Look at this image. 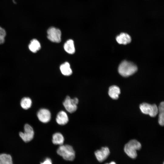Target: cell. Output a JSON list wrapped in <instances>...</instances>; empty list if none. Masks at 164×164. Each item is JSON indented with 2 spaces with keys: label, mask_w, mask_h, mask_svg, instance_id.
Segmentation results:
<instances>
[{
  "label": "cell",
  "mask_w": 164,
  "mask_h": 164,
  "mask_svg": "<svg viewBox=\"0 0 164 164\" xmlns=\"http://www.w3.org/2000/svg\"><path fill=\"white\" fill-rule=\"evenodd\" d=\"M141 145L140 142L135 139L129 141L125 145L124 151L127 155L131 158H136L137 154L136 151L141 148Z\"/></svg>",
  "instance_id": "obj_1"
},
{
  "label": "cell",
  "mask_w": 164,
  "mask_h": 164,
  "mask_svg": "<svg viewBox=\"0 0 164 164\" xmlns=\"http://www.w3.org/2000/svg\"><path fill=\"white\" fill-rule=\"evenodd\" d=\"M137 70L136 66L133 63L125 60L119 65L118 71L124 77H127L135 73Z\"/></svg>",
  "instance_id": "obj_2"
},
{
  "label": "cell",
  "mask_w": 164,
  "mask_h": 164,
  "mask_svg": "<svg viewBox=\"0 0 164 164\" xmlns=\"http://www.w3.org/2000/svg\"><path fill=\"white\" fill-rule=\"evenodd\" d=\"M57 153L66 160L72 161L75 157V152L73 147L68 145H60L57 149Z\"/></svg>",
  "instance_id": "obj_3"
},
{
  "label": "cell",
  "mask_w": 164,
  "mask_h": 164,
  "mask_svg": "<svg viewBox=\"0 0 164 164\" xmlns=\"http://www.w3.org/2000/svg\"><path fill=\"white\" fill-rule=\"evenodd\" d=\"M34 134L32 127L28 124H26L24 126V132H19V135L24 142H28L33 139Z\"/></svg>",
  "instance_id": "obj_4"
},
{
  "label": "cell",
  "mask_w": 164,
  "mask_h": 164,
  "mask_svg": "<svg viewBox=\"0 0 164 164\" xmlns=\"http://www.w3.org/2000/svg\"><path fill=\"white\" fill-rule=\"evenodd\" d=\"M139 108L143 113L149 114L151 117H155L158 113V107L155 104L143 103L140 105Z\"/></svg>",
  "instance_id": "obj_5"
},
{
  "label": "cell",
  "mask_w": 164,
  "mask_h": 164,
  "mask_svg": "<svg viewBox=\"0 0 164 164\" xmlns=\"http://www.w3.org/2000/svg\"><path fill=\"white\" fill-rule=\"evenodd\" d=\"M78 102L79 100L77 97L71 98L70 96H67L63 104L66 110L68 112L72 113L77 110Z\"/></svg>",
  "instance_id": "obj_6"
},
{
  "label": "cell",
  "mask_w": 164,
  "mask_h": 164,
  "mask_svg": "<svg viewBox=\"0 0 164 164\" xmlns=\"http://www.w3.org/2000/svg\"><path fill=\"white\" fill-rule=\"evenodd\" d=\"M47 37L52 42L59 43L61 40V32L59 29L54 27H50L47 30Z\"/></svg>",
  "instance_id": "obj_7"
},
{
  "label": "cell",
  "mask_w": 164,
  "mask_h": 164,
  "mask_svg": "<svg viewBox=\"0 0 164 164\" xmlns=\"http://www.w3.org/2000/svg\"><path fill=\"white\" fill-rule=\"evenodd\" d=\"M37 116L41 122L46 123L50 121L51 119V115L50 111L47 109L42 108L37 112Z\"/></svg>",
  "instance_id": "obj_8"
},
{
  "label": "cell",
  "mask_w": 164,
  "mask_h": 164,
  "mask_svg": "<svg viewBox=\"0 0 164 164\" xmlns=\"http://www.w3.org/2000/svg\"><path fill=\"white\" fill-rule=\"evenodd\" d=\"M110 154L109 148L107 147H102L100 150L95 151L94 154L97 160L100 162L104 161Z\"/></svg>",
  "instance_id": "obj_9"
},
{
  "label": "cell",
  "mask_w": 164,
  "mask_h": 164,
  "mask_svg": "<svg viewBox=\"0 0 164 164\" xmlns=\"http://www.w3.org/2000/svg\"><path fill=\"white\" fill-rule=\"evenodd\" d=\"M57 123L60 125H64L69 121V118L67 113L63 111H60L56 118Z\"/></svg>",
  "instance_id": "obj_10"
},
{
  "label": "cell",
  "mask_w": 164,
  "mask_h": 164,
  "mask_svg": "<svg viewBox=\"0 0 164 164\" xmlns=\"http://www.w3.org/2000/svg\"><path fill=\"white\" fill-rule=\"evenodd\" d=\"M116 40L120 44L125 45L131 42V38L128 34L125 33H121L116 37Z\"/></svg>",
  "instance_id": "obj_11"
},
{
  "label": "cell",
  "mask_w": 164,
  "mask_h": 164,
  "mask_svg": "<svg viewBox=\"0 0 164 164\" xmlns=\"http://www.w3.org/2000/svg\"><path fill=\"white\" fill-rule=\"evenodd\" d=\"M108 93L109 96L112 99H117L120 94V89L117 86H111L109 88Z\"/></svg>",
  "instance_id": "obj_12"
},
{
  "label": "cell",
  "mask_w": 164,
  "mask_h": 164,
  "mask_svg": "<svg viewBox=\"0 0 164 164\" xmlns=\"http://www.w3.org/2000/svg\"><path fill=\"white\" fill-rule=\"evenodd\" d=\"M64 141V137L61 133L58 132L53 135L52 142L54 144L60 145L63 144Z\"/></svg>",
  "instance_id": "obj_13"
},
{
  "label": "cell",
  "mask_w": 164,
  "mask_h": 164,
  "mask_svg": "<svg viewBox=\"0 0 164 164\" xmlns=\"http://www.w3.org/2000/svg\"><path fill=\"white\" fill-rule=\"evenodd\" d=\"M29 50L33 53H36L41 48L39 42L36 39H33L28 45Z\"/></svg>",
  "instance_id": "obj_14"
},
{
  "label": "cell",
  "mask_w": 164,
  "mask_h": 164,
  "mask_svg": "<svg viewBox=\"0 0 164 164\" xmlns=\"http://www.w3.org/2000/svg\"><path fill=\"white\" fill-rule=\"evenodd\" d=\"M64 49L68 53L73 54L75 52V48L73 40L70 39L67 41L64 44Z\"/></svg>",
  "instance_id": "obj_15"
},
{
  "label": "cell",
  "mask_w": 164,
  "mask_h": 164,
  "mask_svg": "<svg viewBox=\"0 0 164 164\" xmlns=\"http://www.w3.org/2000/svg\"><path fill=\"white\" fill-rule=\"evenodd\" d=\"M60 69L62 73L65 76H70L72 74V70L70 64L67 62H65L61 64L60 67Z\"/></svg>",
  "instance_id": "obj_16"
},
{
  "label": "cell",
  "mask_w": 164,
  "mask_h": 164,
  "mask_svg": "<svg viewBox=\"0 0 164 164\" xmlns=\"http://www.w3.org/2000/svg\"><path fill=\"white\" fill-rule=\"evenodd\" d=\"M32 104V100L29 97H23L20 101L21 107L24 110H28L31 107Z\"/></svg>",
  "instance_id": "obj_17"
},
{
  "label": "cell",
  "mask_w": 164,
  "mask_h": 164,
  "mask_svg": "<svg viewBox=\"0 0 164 164\" xmlns=\"http://www.w3.org/2000/svg\"><path fill=\"white\" fill-rule=\"evenodd\" d=\"M159 114L158 122L161 126L164 124V102H161L158 107Z\"/></svg>",
  "instance_id": "obj_18"
},
{
  "label": "cell",
  "mask_w": 164,
  "mask_h": 164,
  "mask_svg": "<svg viewBox=\"0 0 164 164\" xmlns=\"http://www.w3.org/2000/svg\"><path fill=\"white\" fill-rule=\"evenodd\" d=\"M0 164H13L11 156L5 153L0 154Z\"/></svg>",
  "instance_id": "obj_19"
},
{
  "label": "cell",
  "mask_w": 164,
  "mask_h": 164,
  "mask_svg": "<svg viewBox=\"0 0 164 164\" xmlns=\"http://www.w3.org/2000/svg\"><path fill=\"white\" fill-rule=\"evenodd\" d=\"M6 35V32L5 30L0 26V44L4 43Z\"/></svg>",
  "instance_id": "obj_20"
},
{
  "label": "cell",
  "mask_w": 164,
  "mask_h": 164,
  "mask_svg": "<svg viewBox=\"0 0 164 164\" xmlns=\"http://www.w3.org/2000/svg\"><path fill=\"white\" fill-rule=\"evenodd\" d=\"M40 164H52V162L50 158H47Z\"/></svg>",
  "instance_id": "obj_21"
},
{
  "label": "cell",
  "mask_w": 164,
  "mask_h": 164,
  "mask_svg": "<svg viewBox=\"0 0 164 164\" xmlns=\"http://www.w3.org/2000/svg\"><path fill=\"white\" fill-rule=\"evenodd\" d=\"M105 164H116V163L114 161H112V162H111L109 163H107Z\"/></svg>",
  "instance_id": "obj_22"
}]
</instances>
